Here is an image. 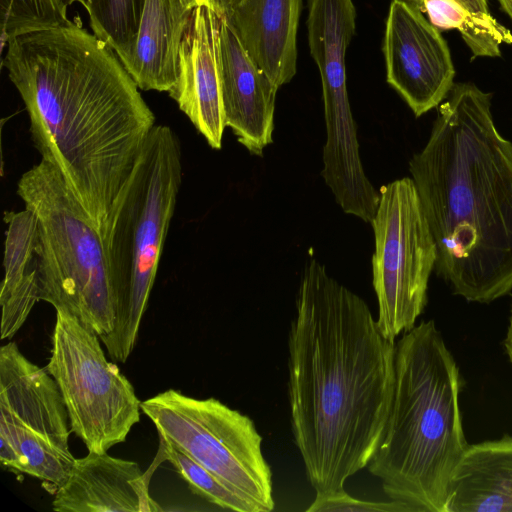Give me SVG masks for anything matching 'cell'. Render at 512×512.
Listing matches in <instances>:
<instances>
[{"label":"cell","instance_id":"cell-1","mask_svg":"<svg viewBox=\"0 0 512 512\" xmlns=\"http://www.w3.org/2000/svg\"><path fill=\"white\" fill-rule=\"evenodd\" d=\"M2 66L41 160L58 170L103 234L155 116L115 51L79 22L14 37Z\"/></svg>","mask_w":512,"mask_h":512},{"label":"cell","instance_id":"cell-2","mask_svg":"<svg viewBox=\"0 0 512 512\" xmlns=\"http://www.w3.org/2000/svg\"><path fill=\"white\" fill-rule=\"evenodd\" d=\"M288 334L294 443L316 494L344 490L367 467L393 394L395 342L367 303L318 261L303 271Z\"/></svg>","mask_w":512,"mask_h":512},{"label":"cell","instance_id":"cell-3","mask_svg":"<svg viewBox=\"0 0 512 512\" xmlns=\"http://www.w3.org/2000/svg\"><path fill=\"white\" fill-rule=\"evenodd\" d=\"M491 97L454 84L409 163L437 274L454 294L484 304L512 290V142L495 125Z\"/></svg>","mask_w":512,"mask_h":512},{"label":"cell","instance_id":"cell-4","mask_svg":"<svg viewBox=\"0 0 512 512\" xmlns=\"http://www.w3.org/2000/svg\"><path fill=\"white\" fill-rule=\"evenodd\" d=\"M462 386L433 320L395 342L390 409L366 468L390 500L412 512H447L451 478L469 445L459 407Z\"/></svg>","mask_w":512,"mask_h":512},{"label":"cell","instance_id":"cell-5","mask_svg":"<svg viewBox=\"0 0 512 512\" xmlns=\"http://www.w3.org/2000/svg\"><path fill=\"white\" fill-rule=\"evenodd\" d=\"M181 182L178 136L171 127L156 124L101 235L117 320L100 340L120 363L136 345Z\"/></svg>","mask_w":512,"mask_h":512},{"label":"cell","instance_id":"cell-6","mask_svg":"<svg viewBox=\"0 0 512 512\" xmlns=\"http://www.w3.org/2000/svg\"><path fill=\"white\" fill-rule=\"evenodd\" d=\"M17 194L37 219L39 300L64 310L101 338L113 331L117 304L102 237L58 172L41 160Z\"/></svg>","mask_w":512,"mask_h":512},{"label":"cell","instance_id":"cell-7","mask_svg":"<svg viewBox=\"0 0 512 512\" xmlns=\"http://www.w3.org/2000/svg\"><path fill=\"white\" fill-rule=\"evenodd\" d=\"M159 439L184 453L245 500L253 512L274 509L272 471L252 419L215 398L168 389L141 402Z\"/></svg>","mask_w":512,"mask_h":512},{"label":"cell","instance_id":"cell-8","mask_svg":"<svg viewBox=\"0 0 512 512\" xmlns=\"http://www.w3.org/2000/svg\"><path fill=\"white\" fill-rule=\"evenodd\" d=\"M46 370L64 401L71 431L89 452L106 453L140 421L131 382L107 360L100 337L75 316L56 310Z\"/></svg>","mask_w":512,"mask_h":512},{"label":"cell","instance_id":"cell-9","mask_svg":"<svg viewBox=\"0 0 512 512\" xmlns=\"http://www.w3.org/2000/svg\"><path fill=\"white\" fill-rule=\"evenodd\" d=\"M371 224L376 323L381 333L395 342L423 313L437 260L436 242L412 178L397 179L380 188Z\"/></svg>","mask_w":512,"mask_h":512},{"label":"cell","instance_id":"cell-10","mask_svg":"<svg viewBox=\"0 0 512 512\" xmlns=\"http://www.w3.org/2000/svg\"><path fill=\"white\" fill-rule=\"evenodd\" d=\"M69 416L46 368L15 342L0 348V461L56 490L76 458L69 450Z\"/></svg>","mask_w":512,"mask_h":512},{"label":"cell","instance_id":"cell-11","mask_svg":"<svg viewBox=\"0 0 512 512\" xmlns=\"http://www.w3.org/2000/svg\"><path fill=\"white\" fill-rule=\"evenodd\" d=\"M310 53L318 66L324 104L326 142L321 175L337 194L355 193L369 184L350 108L345 57L356 30L352 0H309Z\"/></svg>","mask_w":512,"mask_h":512},{"label":"cell","instance_id":"cell-12","mask_svg":"<svg viewBox=\"0 0 512 512\" xmlns=\"http://www.w3.org/2000/svg\"><path fill=\"white\" fill-rule=\"evenodd\" d=\"M383 53L388 84L416 117L439 106L455 84L446 40L413 2H391Z\"/></svg>","mask_w":512,"mask_h":512},{"label":"cell","instance_id":"cell-13","mask_svg":"<svg viewBox=\"0 0 512 512\" xmlns=\"http://www.w3.org/2000/svg\"><path fill=\"white\" fill-rule=\"evenodd\" d=\"M220 20L212 7H194L179 51L178 76L168 92L213 149L226 126L220 79Z\"/></svg>","mask_w":512,"mask_h":512},{"label":"cell","instance_id":"cell-14","mask_svg":"<svg viewBox=\"0 0 512 512\" xmlns=\"http://www.w3.org/2000/svg\"><path fill=\"white\" fill-rule=\"evenodd\" d=\"M220 20L219 60L226 126L251 154L272 143L278 87L252 60L233 31Z\"/></svg>","mask_w":512,"mask_h":512},{"label":"cell","instance_id":"cell-15","mask_svg":"<svg viewBox=\"0 0 512 512\" xmlns=\"http://www.w3.org/2000/svg\"><path fill=\"white\" fill-rule=\"evenodd\" d=\"M302 0H210L258 67L279 88L296 73Z\"/></svg>","mask_w":512,"mask_h":512},{"label":"cell","instance_id":"cell-16","mask_svg":"<svg viewBox=\"0 0 512 512\" xmlns=\"http://www.w3.org/2000/svg\"><path fill=\"white\" fill-rule=\"evenodd\" d=\"M56 512L162 511L149 495L148 478L138 463L106 453L76 458L65 481L55 490Z\"/></svg>","mask_w":512,"mask_h":512},{"label":"cell","instance_id":"cell-17","mask_svg":"<svg viewBox=\"0 0 512 512\" xmlns=\"http://www.w3.org/2000/svg\"><path fill=\"white\" fill-rule=\"evenodd\" d=\"M193 9L182 0H146L125 66L140 90L169 92L175 85L180 46Z\"/></svg>","mask_w":512,"mask_h":512},{"label":"cell","instance_id":"cell-18","mask_svg":"<svg viewBox=\"0 0 512 512\" xmlns=\"http://www.w3.org/2000/svg\"><path fill=\"white\" fill-rule=\"evenodd\" d=\"M447 512H512V436L468 445L451 478Z\"/></svg>","mask_w":512,"mask_h":512},{"label":"cell","instance_id":"cell-19","mask_svg":"<svg viewBox=\"0 0 512 512\" xmlns=\"http://www.w3.org/2000/svg\"><path fill=\"white\" fill-rule=\"evenodd\" d=\"M4 278L1 283V339H8L22 327L39 300L37 219L25 208L6 212Z\"/></svg>","mask_w":512,"mask_h":512},{"label":"cell","instance_id":"cell-20","mask_svg":"<svg viewBox=\"0 0 512 512\" xmlns=\"http://www.w3.org/2000/svg\"><path fill=\"white\" fill-rule=\"evenodd\" d=\"M415 4L438 29L458 30L473 57H500L501 45L512 44L511 31L493 16L472 13L455 0H417Z\"/></svg>","mask_w":512,"mask_h":512},{"label":"cell","instance_id":"cell-21","mask_svg":"<svg viewBox=\"0 0 512 512\" xmlns=\"http://www.w3.org/2000/svg\"><path fill=\"white\" fill-rule=\"evenodd\" d=\"M146 0H87L93 33L106 42L124 66L129 62Z\"/></svg>","mask_w":512,"mask_h":512},{"label":"cell","instance_id":"cell-22","mask_svg":"<svg viewBox=\"0 0 512 512\" xmlns=\"http://www.w3.org/2000/svg\"><path fill=\"white\" fill-rule=\"evenodd\" d=\"M59 0H0L1 49L14 37L71 22Z\"/></svg>","mask_w":512,"mask_h":512},{"label":"cell","instance_id":"cell-23","mask_svg":"<svg viewBox=\"0 0 512 512\" xmlns=\"http://www.w3.org/2000/svg\"><path fill=\"white\" fill-rule=\"evenodd\" d=\"M163 459L169 461L191 492L209 503L236 512H253L252 507L196 461L160 439Z\"/></svg>","mask_w":512,"mask_h":512},{"label":"cell","instance_id":"cell-24","mask_svg":"<svg viewBox=\"0 0 512 512\" xmlns=\"http://www.w3.org/2000/svg\"><path fill=\"white\" fill-rule=\"evenodd\" d=\"M412 512L398 501H367L350 496L345 490L316 494L306 512Z\"/></svg>","mask_w":512,"mask_h":512},{"label":"cell","instance_id":"cell-25","mask_svg":"<svg viewBox=\"0 0 512 512\" xmlns=\"http://www.w3.org/2000/svg\"><path fill=\"white\" fill-rule=\"evenodd\" d=\"M408 2H416L417 0H404ZM460 5H462L467 10L472 13L482 15V16H492L489 9L488 0H455Z\"/></svg>","mask_w":512,"mask_h":512},{"label":"cell","instance_id":"cell-26","mask_svg":"<svg viewBox=\"0 0 512 512\" xmlns=\"http://www.w3.org/2000/svg\"><path fill=\"white\" fill-rule=\"evenodd\" d=\"M503 346L509 361L512 363V306L510 310L509 324L507 327L506 336L503 341Z\"/></svg>","mask_w":512,"mask_h":512},{"label":"cell","instance_id":"cell-27","mask_svg":"<svg viewBox=\"0 0 512 512\" xmlns=\"http://www.w3.org/2000/svg\"><path fill=\"white\" fill-rule=\"evenodd\" d=\"M500 8L512 21V0H498Z\"/></svg>","mask_w":512,"mask_h":512},{"label":"cell","instance_id":"cell-28","mask_svg":"<svg viewBox=\"0 0 512 512\" xmlns=\"http://www.w3.org/2000/svg\"><path fill=\"white\" fill-rule=\"evenodd\" d=\"M183 3L189 8H194L201 4H209L210 0H182Z\"/></svg>","mask_w":512,"mask_h":512},{"label":"cell","instance_id":"cell-29","mask_svg":"<svg viewBox=\"0 0 512 512\" xmlns=\"http://www.w3.org/2000/svg\"><path fill=\"white\" fill-rule=\"evenodd\" d=\"M65 7H69L70 5L74 4V3H80L84 6V8L86 7V4H87V0H59Z\"/></svg>","mask_w":512,"mask_h":512}]
</instances>
